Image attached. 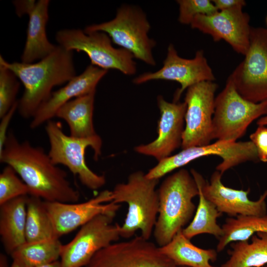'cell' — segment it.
Wrapping results in <instances>:
<instances>
[{"instance_id":"cell-1","label":"cell","mask_w":267,"mask_h":267,"mask_svg":"<svg viewBox=\"0 0 267 267\" xmlns=\"http://www.w3.org/2000/svg\"><path fill=\"white\" fill-rule=\"evenodd\" d=\"M0 161L15 170L28 187L30 196L48 202L76 203L79 200V192L48 153L29 141H20L12 132L7 134Z\"/></svg>"},{"instance_id":"cell-2","label":"cell","mask_w":267,"mask_h":267,"mask_svg":"<svg viewBox=\"0 0 267 267\" xmlns=\"http://www.w3.org/2000/svg\"><path fill=\"white\" fill-rule=\"evenodd\" d=\"M0 64L13 72L24 87L18 110L26 119L33 118L49 98L54 87L68 83L76 76L73 51L59 45L52 53L36 63H9L0 55Z\"/></svg>"},{"instance_id":"cell-3","label":"cell","mask_w":267,"mask_h":267,"mask_svg":"<svg viewBox=\"0 0 267 267\" xmlns=\"http://www.w3.org/2000/svg\"><path fill=\"white\" fill-rule=\"evenodd\" d=\"M159 211L153 230L159 247L170 242L192 219L196 210L193 199L199 195L191 174L181 169L168 177L158 190Z\"/></svg>"},{"instance_id":"cell-4","label":"cell","mask_w":267,"mask_h":267,"mask_svg":"<svg viewBox=\"0 0 267 267\" xmlns=\"http://www.w3.org/2000/svg\"><path fill=\"white\" fill-rule=\"evenodd\" d=\"M159 179L148 178L142 171L132 173L126 183H118L112 191L115 204L126 203L128 212L122 225L120 237L131 238L137 230L149 240L153 232L159 211V196L156 187Z\"/></svg>"},{"instance_id":"cell-5","label":"cell","mask_w":267,"mask_h":267,"mask_svg":"<svg viewBox=\"0 0 267 267\" xmlns=\"http://www.w3.org/2000/svg\"><path fill=\"white\" fill-rule=\"evenodd\" d=\"M45 131L50 146L48 154L54 164L66 166L90 189L96 190L105 184V177L92 171L85 159L86 150L89 146L93 150L96 160L101 155L102 141L98 134L88 138L68 135L59 122L52 120L46 123Z\"/></svg>"},{"instance_id":"cell-6","label":"cell","mask_w":267,"mask_h":267,"mask_svg":"<svg viewBox=\"0 0 267 267\" xmlns=\"http://www.w3.org/2000/svg\"><path fill=\"white\" fill-rule=\"evenodd\" d=\"M267 115V101L253 103L242 97L228 77L215 97L213 136L217 140L236 142L255 120Z\"/></svg>"},{"instance_id":"cell-7","label":"cell","mask_w":267,"mask_h":267,"mask_svg":"<svg viewBox=\"0 0 267 267\" xmlns=\"http://www.w3.org/2000/svg\"><path fill=\"white\" fill-rule=\"evenodd\" d=\"M150 29L149 22L140 9L124 5L118 9L113 19L88 26L84 31L104 32L114 44L130 52L134 57L154 66L152 50L156 42L148 36Z\"/></svg>"},{"instance_id":"cell-8","label":"cell","mask_w":267,"mask_h":267,"mask_svg":"<svg viewBox=\"0 0 267 267\" xmlns=\"http://www.w3.org/2000/svg\"><path fill=\"white\" fill-rule=\"evenodd\" d=\"M55 38L59 45L67 50L85 52L93 65L107 70H118L127 75L136 72L133 55L123 48L114 47L110 37L104 32L64 29L57 32Z\"/></svg>"},{"instance_id":"cell-9","label":"cell","mask_w":267,"mask_h":267,"mask_svg":"<svg viewBox=\"0 0 267 267\" xmlns=\"http://www.w3.org/2000/svg\"><path fill=\"white\" fill-rule=\"evenodd\" d=\"M210 155L222 158V161L217 165L216 170L222 175L240 164L259 161L256 148L251 140L238 142L217 140L206 146L183 149L178 153L159 161L155 167L149 170L146 176L149 178L159 179L196 159Z\"/></svg>"},{"instance_id":"cell-10","label":"cell","mask_w":267,"mask_h":267,"mask_svg":"<svg viewBox=\"0 0 267 267\" xmlns=\"http://www.w3.org/2000/svg\"><path fill=\"white\" fill-rule=\"evenodd\" d=\"M243 61L229 77L239 94L253 103L267 101V29L251 27Z\"/></svg>"},{"instance_id":"cell-11","label":"cell","mask_w":267,"mask_h":267,"mask_svg":"<svg viewBox=\"0 0 267 267\" xmlns=\"http://www.w3.org/2000/svg\"><path fill=\"white\" fill-rule=\"evenodd\" d=\"M115 216L100 214L82 226L74 238L63 245L62 267H86L97 252L118 241L120 225L112 223Z\"/></svg>"},{"instance_id":"cell-12","label":"cell","mask_w":267,"mask_h":267,"mask_svg":"<svg viewBox=\"0 0 267 267\" xmlns=\"http://www.w3.org/2000/svg\"><path fill=\"white\" fill-rule=\"evenodd\" d=\"M218 85L214 81H204L187 89L184 102L187 105L182 149L211 144L213 136V118L215 94Z\"/></svg>"},{"instance_id":"cell-13","label":"cell","mask_w":267,"mask_h":267,"mask_svg":"<svg viewBox=\"0 0 267 267\" xmlns=\"http://www.w3.org/2000/svg\"><path fill=\"white\" fill-rule=\"evenodd\" d=\"M85 267H176L159 247L141 235L101 249Z\"/></svg>"},{"instance_id":"cell-14","label":"cell","mask_w":267,"mask_h":267,"mask_svg":"<svg viewBox=\"0 0 267 267\" xmlns=\"http://www.w3.org/2000/svg\"><path fill=\"white\" fill-rule=\"evenodd\" d=\"M155 80L178 82L181 87L175 92L174 101L178 102L186 89L202 82L214 81L215 77L203 50H198L193 58L186 59L180 57L174 45L170 44L163 67L156 72L140 75L133 82L140 84Z\"/></svg>"},{"instance_id":"cell-15","label":"cell","mask_w":267,"mask_h":267,"mask_svg":"<svg viewBox=\"0 0 267 267\" xmlns=\"http://www.w3.org/2000/svg\"><path fill=\"white\" fill-rule=\"evenodd\" d=\"M190 173L200 184L205 197L221 213L231 218L238 216H261L267 214V189L258 200L252 201L248 197L250 188L246 190H238L225 186L222 181V175L217 170L212 174L209 182L195 170L192 169Z\"/></svg>"},{"instance_id":"cell-16","label":"cell","mask_w":267,"mask_h":267,"mask_svg":"<svg viewBox=\"0 0 267 267\" xmlns=\"http://www.w3.org/2000/svg\"><path fill=\"white\" fill-rule=\"evenodd\" d=\"M238 6L206 15H196L190 26L210 35L215 42L223 40L238 53L245 55L250 44V16Z\"/></svg>"},{"instance_id":"cell-17","label":"cell","mask_w":267,"mask_h":267,"mask_svg":"<svg viewBox=\"0 0 267 267\" xmlns=\"http://www.w3.org/2000/svg\"><path fill=\"white\" fill-rule=\"evenodd\" d=\"M111 201L112 191L108 190L82 203L44 201L58 238L81 227L98 215H116L121 206Z\"/></svg>"},{"instance_id":"cell-18","label":"cell","mask_w":267,"mask_h":267,"mask_svg":"<svg viewBox=\"0 0 267 267\" xmlns=\"http://www.w3.org/2000/svg\"><path fill=\"white\" fill-rule=\"evenodd\" d=\"M157 104L160 112L158 136L148 144L136 146L134 150L160 161L181 146L187 105L184 101L168 102L161 95L157 97Z\"/></svg>"},{"instance_id":"cell-19","label":"cell","mask_w":267,"mask_h":267,"mask_svg":"<svg viewBox=\"0 0 267 267\" xmlns=\"http://www.w3.org/2000/svg\"><path fill=\"white\" fill-rule=\"evenodd\" d=\"M107 71L92 64L89 65L80 75L76 76L65 86L52 92L33 117L30 128L36 129L52 120L58 110L70 100L96 90L97 85Z\"/></svg>"},{"instance_id":"cell-20","label":"cell","mask_w":267,"mask_h":267,"mask_svg":"<svg viewBox=\"0 0 267 267\" xmlns=\"http://www.w3.org/2000/svg\"><path fill=\"white\" fill-rule=\"evenodd\" d=\"M48 0H26L23 15H29L27 38L21 56L22 62L32 63L52 53L57 45L48 40L46 26L48 19Z\"/></svg>"},{"instance_id":"cell-21","label":"cell","mask_w":267,"mask_h":267,"mask_svg":"<svg viewBox=\"0 0 267 267\" xmlns=\"http://www.w3.org/2000/svg\"><path fill=\"white\" fill-rule=\"evenodd\" d=\"M22 196L0 205V235L6 252L11 254L26 242L27 201Z\"/></svg>"},{"instance_id":"cell-22","label":"cell","mask_w":267,"mask_h":267,"mask_svg":"<svg viewBox=\"0 0 267 267\" xmlns=\"http://www.w3.org/2000/svg\"><path fill=\"white\" fill-rule=\"evenodd\" d=\"M95 90L77 97L63 105L55 117L64 120L68 125L70 135L88 138L97 134L93 123Z\"/></svg>"},{"instance_id":"cell-23","label":"cell","mask_w":267,"mask_h":267,"mask_svg":"<svg viewBox=\"0 0 267 267\" xmlns=\"http://www.w3.org/2000/svg\"><path fill=\"white\" fill-rule=\"evenodd\" d=\"M179 230L166 245L159 247L161 252L170 259L176 266L187 267H217L210 262L216 261V249H203L191 243Z\"/></svg>"},{"instance_id":"cell-24","label":"cell","mask_w":267,"mask_h":267,"mask_svg":"<svg viewBox=\"0 0 267 267\" xmlns=\"http://www.w3.org/2000/svg\"><path fill=\"white\" fill-rule=\"evenodd\" d=\"M231 243L229 259L220 267H262L267 264V232H258L250 238Z\"/></svg>"},{"instance_id":"cell-25","label":"cell","mask_w":267,"mask_h":267,"mask_svg":"<svg viewBox=\"0 0 267 267\" xmlns=\"http://www.w3.org/2000/svg\"><path fill=\"white\" fill-rule=\"evenodd\" d=\"M222 235L218 239V253L232 242L249 240L258 232H267V214L261 216H238L228 217L222 226Z\"/></svg>"},{"instance_id":"cell-26","label":"cell","mask_w":267,"mask_h":267,"mask_svg":"<svg viewBox=\"0 0 267 267\" xmlns=\"http://www.w3.org/2000/svg\"><path fill=\"white\" fill-rule=\"evenodd\" d=\"M195 180L199 189V203L192 220L182 229V232L189 239L202 234H211L219 239L223 231L222 226L217 223V219L222 214L205 197L200 184Z\"/></svg>"},{"instance_id":"cell-27","label":"cell","mask_w":267,"mask_h":267,"mask_svg":"<svg viewBox=\"0 0 267 267\" xmlns=\"http://www.w3.org/2000/svg\"><path fill=\"white\" fill-rule=\"evenodd\" d=\"M25 236L26 242L58 238L44 200L39 197H28Z\"/></svg>"},{"instance_id":"cell-28","label":"cell","mask_w":267,"mask_h":267,"mask_svg":"<svg viewBox=\"0 0 267 267\" xmlns=\"http://www.w3.org/2000/svg\"><path fill=\"white\" fill-rule=\"evenodd\" d=\"M62 244L59 238L35 242H26L11 256L25 267H37L57 261L61 256Z\"/></svg>"},{"instance_id":"cell-29","label":"cell","mask_w":267,"mask_h":267,"mask_svg":"<svg viewBox=\"0 0 267 267\" xmlns=\"http://www.w3.org/2000/svg\"><path fill=\"white\" fill-rule=\"evenodd\" d=\"M28 187L15 170L6 165L0 174V205L17 197L29 195Z\"/></svg>"},{"instance_id":"cell-30","label":"cell","mask_w":267,"mask_h":267,"mask_svg":"<svg viewBox=\"0 0 267 267\" xmlns=\"http://www.w3.org/2000/svg\"><path fill=\"white\" fill-rule=\"evenodd\" d=\"M17 78L13 72L0 64V118L17 101L20 84Z\"/></svg>"},{"instance_id":"cell-31","label":"cell","mask_w":267,"mask_h":267,"mask_svg":"<svg viewBox=\"0 0 267 267\" xmlns=\"http://www.w3.org/2000/svg\"><path fill=\"white\" fill-rule=\"evenodd\" d=\"M178 21L183 24H190L197 15H210L218 11L212 0H178Z\"/></svg>"},{"instance_id":"cell-32","label":"cell","mask_w":267,"mask_h":267,"mask_svg":"<svg viewBox=\"0 0 267 267\" xmlns=\"http://www.w3.org/2000/svg\"><path fill=\"white\" fill-rule=\"evenodd\" d=\"M250 139L256 148L259 161L267 162V127L258 126Z\"/></svg>"},{"instance_id":"cell-33","label":"cell","mask_w":267,"mask_h":267,"mask_svg":"<svg viewBox=\"0 0 267 267\" xmlns=\"http://www.w3.org/2000/svg\"><path fill=\"white\" fill-rule=\"evenodd\" d=\"M18 101H17L10 109L1 119L0 124V152L2 150L7 134V129L15 111L18 109Z\"/></svg>"},{"instance_id":"cell-34","label":"cell","mask_w":267,"mask_h":267,"mask_svg":"<svg viewBox=\"0 0 267 267\" xmlns=\"http://www.w3.org/2000/svg\"><path fill=\"white\" fill-rule=\"evenodd\" d=\"M212 1L218 11H222L238 6L244 7L246 5V2L244 0H213Z\"/></svg>"},{"instance_id":"cell-35","label":"cell","mask_w":267,"mask_h":267,"mask_svg":"<svg viewBox=\"0 0 267 267\" xmlns=\"http://www.w3.org/2000/svg\"><path fill=\"white\" fill-rule=\"evenodd\" d=\"M37 267H62L60 261L58 260Z\"/></svg>"},{"instance_id":"cell-36","label":"cell","mask_w":267,"mask_h":267,"mask_svg":"<svg viewBox=\"0 0 267 267\" xmlns=\"http://www.w3.org/2000/svg\"><path fill=\"white\" fill-rule=\"evenodd\" d=\"M257 124L258 126H267V115L259 118L257 122Z\"/></svg>"},{"instance_id":"cell-37","label":"cell","mask_w":267,"mask_h":267,"mask_svg":"<svg viewBox=\"0 0 267 267\" xmlns=\"http://www.w3.org/2000/svg\"><path fill=\"white\" fill-rule=\"evenodd\" d=\"M7 261L5 257L3 255L0 256V267H7Z\"/></svg>"},{"instance_id":"cell-38","label":"cell","mask_w":267,"mask_h":267,"mask_svg":"<svg viewBox=\"0 0 267 267\" xmlns=\"http://www.w3.org/2000/svg\"><path fill=\"white\" fill-rule=\"evenodd\" d=\"M10 267H25L19 262L16 260H13L12 263Z\"/></svg>"},{"instance_id":"cell-39","label":"cell","mask_w":267,"mask_h":267,"mask_svg":"<svg viewBox=\"0 0 267 267\" xmlns=\"http://www.w3.org/2000/svg\"><path fill=\"white\" fill-rule=\"evenodd\" d=\"M176 267H187L176 266Z\"/></svg>"},{"instance_id":"cell-40","label":"cell","mask_w":267,"mask_h":267,"mask_svg":"<svg viewBox=\"0 0 267 267\" xmlns=\"http://www.w3.org/2000/svg\"><path fill=\"white\" fill-rule=\"evenodd\" d=\"M262 267H267V264Z\"/></svg>"},{"instance_id":"cell-41","label":"cell","mask_w":267,"mask_h":267,"mask_svg":"<svg viewBox=\"0 0 267 267\" xmlns=\"http://www.w3.org/2000/svg\"><path fill=\"white\" fill-rule=\"evenodd\" d=\"M266 21H267V18H266Z\"/></svg>"}]
</instances>
